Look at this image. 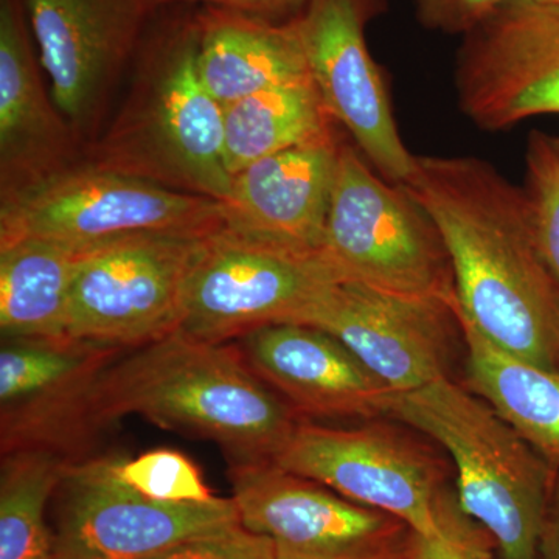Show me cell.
Instances as JSON below:
<instances>
[{
	"label": "cell",
	"instance_id": "obj_9",
	"mask_svg": "<svg viewBox=\"0 0 559 559\" xmlns=\"http://www.w3.org/2000/svg\"><path fill=\"white\" fill-rule=\"evenodd\" d=\"M124 352L73 337L2 340V455L46 451L70 463L92 459L95 439L109 426L98 411V385Z\"/></svg>",
	"mask_w": 559,
	"mask_h": 559
},
{
	"label": "cell",
	"instance_id": "obj_22",
	"mask_svg": "<svg viewBox=\"0 0 559 559\" xmlns=\"http://www.w3.org/2000/svg\"><path fill=\"white\" fill-rule=\"evenodd\" d=\"M465 385L559 469V371L511 355L460 322Z\"/></svg>",
	"mask_w": 559,
	"mask_h": 559
},
{
	"label": "cell",
	"instance_id": "obj_15",
	"mask_svg": "<svg viewBox=\"0 0 559 559\" xmlns=\"http://www.w3.org/2000/svg\"><path fill=\"white\" fill-rule=\"evenodd\" d=\"M40 66L72 130L94 139L120 76L167 0H24Z\"/></svg>",
	"mask_w": 559,
	"mask_h": 559
},
{
	"label": "cell",
	"instance_id": "obj_6",
	"mask_svg": "<svg viewBox=\"0 0 559 559\" xmlns=\"http://www.w3.org/2000/svg\"><path fill=\"white\" fill-rule=\"evenodd\" d=\"M274 463L353 502L393 514L419 535L437 532L440 507L455 492L447 452L390 417L348 426L300 419Z\"/></svg>",
	"mask_w": 559,
	"mask_h": 559
},
{
	"label": "cell",
	"instance_id": "obj_23",
	"mask_svg": "<svg viewBox=\"0 0 559 559\" xmlns=\"http://www.w3.org/2000/svg\"><path fill=\"white\" fill-rule=\"evenodd\" d=\"M336 131L312 80L257 92L224 106V162L230 176Z\"/></svg>",
	"mask_w": 559,
	"mask_h": 559
},
{
	"label": "cell",
	"instance_id": "obj_32",
	"mask_svg": "<svg viewBox=\"0 0 559 559\" xmlns=\"http://www.w3.org/2000/svg\"><path fill=\"white\" fill-rule=\"evenodd\" d=\"M557 140H558V143H559V135H557Z\"/></svg>",
	"mask_w": 559,
	"mask_h": 559
},
{
	"label": "cell",
	"instance_id": "obj_24",
	"mask_svg": "<svg viewBox=\"0 0 559 559\" xmlns=\"http://www.w3.org/2000/svg\"><path fill=\"white\" fill-rule=\"evenodd\" d=\"M69 465L68 460L46 451L2 455L0 559H53L46 509Z\"/></svg>",
	"mask_w": 559,
	"mask_h": 559
},
{
	"label": "cell",
	"instance_id": "obj_7",
	"mask_svg": "<svg viewBox=\"0 0 559 559\" xmlns=\"http://www.w3.org/2000/svg\"><path fill=\"white\" fill-rule=\"evenodd\" d=\"M221 227V201L170 190L91 159L0 194V241L33 237L90 245L142 231L212 234Z\"/></svg>",
	"mask_w": 559,
	"mask_h": 559
},
{
	"label": "cell",
	"instance_id": "obj_29",
	"mask_svg": "<svg viewBox=\"0 0 559 559\" xmlns=\"http://www.w3.org/2000/svg\"><path fill=\"white\" fill-rule=\"evenodd\" d=\"M509 0H415V14L428 31L460 35L469 31L489 11ZM559 5V0H532Z\"/></svg>",
	"mask_w": 559,
	"mask_h": 559
},
{
	"label": "cell",
	"instance_id": "obj_10",
	"mask_svg": "<svg viewBox=\"0 0 559 559\" xmlns=\"http://www.w3.org/2000/svg\"><path fill=\"white\" fill-rule=\"evenodd\" d=\"M333 283L341 282L322 255L270 248L221 227L191 266L176 331L227 344L270 323L296 322Z\"/></svg>",
	"mask_w": 559,
	"mask_h": 559
},
{
	"label": "cell",
	"instance_id": "obj_3",
	"mask_svg": "<svg viewBox=\"0 0 559 559\" xmlns=\"http://www.w3.org/2000/svg\"><path fill=\"white\" fill-rule=\"evenodd\" d=\"M197 16L145 39L130 94L92 140L95 164L167 189L223 202L231 176L224 162V106L202 83Z\"/></svg>",
	"mask_w": 559,
	"mask_h": 559
},
{
	"label": "cell",
	"instance_id": "obj_5",
	"mask_svg": "<svg viewBox=\"0 0 559 559\" xmlns=\"http://www.w3.org/2000/svg\"><path fill=\"white\" fill-rule=\"evenodd\" d=\"M320 255L341 283L457 307L450 253L436 221L342 140Z\"/></svg>",
	"mask_w": 559,
	"mask_h": 559
},
{
	"label": "cell",
	"instance_id": "obj_1",
	"mask_svg": "<svg viewBox=\"0 0 559 559\" xmlns=\"http://www.w3.org/2000/svg\"><path fill=\"white\" fill-rule=\"evenodd\" d=\"M403 187L447 245L460 322L511 355L559 371V282L524 187L476 156H417Z\"/></svg>",
	"mask_w": 559,
	"mask_h": 559
},
{
	"label": "cell",
	"instance_id": "obj_25",
	"mask_svg": "<svg viewBox=\"0 0 559 559\" xmlns=\"http://www.w3.org/2000/svg\"><path fill=\"white\" fill-rule=\"evenodd\" d=\"M524 191L544 255L559 282V143L535 130L525 145Z\"/></svg>",
	"mask_w": 559,
	"mask_h": 559
},
{
	"label": "cell",
	"instance_id": "obj_17",
	"mask_svg": "<svg viewBox=\"0 0 559 559\" xmlns=\"http://www.w3.org/2000/svg\"><path fill=\"white\" fill-rule=\"evenodd\" d=\"M242 358L299 419L388 417L392 389L333 334L270 323L235 341Z\"/></svg>",
	"mask_w": 559,
	"mask_h": 559
},
{
	"label": "cell",
	"instance_id": "obj_31",
	"mask_svg": "<svg viewBox=\"0 0 559 559\" xmlns=\"http://www.w3.org/2000/svg\"><path fill=\"white\" fill-rule=\"evenodd\" d=\"M536 559H559V469L544 514Z\"/></svg>",
	"mask_w": 559,
	"mask_h": 559
},
{
	"label": "cell",
	"instance_id": "obj_18",
	"mask_svg": "<svg viewBox=\"0 0 559 559\" xmlns=\"http://www.w3.org/2000/svg\"><path fill=\"white\" fill-rule=\"evenodd\" d=\"M342 140L333 131L235 173L221 202L224 227L270 248L320 255Z\"/></svg>",
	"mask_w": 559,
	"mask_h": 559
},
{
	"label": "cell",
	"instance_id": "obj_21",
	"mask_svg": "<svg viewBox=\"0 0 559 559\" xmlns=\"http://www.w3.org/2000/svg\"><path fill=\"white\" fill-rule=\"evenodd\" d=\"M92 245L33 237L0 241L2 340L69 337L70 289Z\"/></svg>",
	"mask_w": 559,
	"mask_h": 559
},
{
	"label": "cell",
	"instance_id": "obj_2",
	"mask_svg": "<svg viewBox=\"0 0 559 559\" xmlns=\"http://www.w3.org/2000/svg\"><path fill=\"white\" fill-rule=\"evenodd\" d=\"M98 411L108 425L139 415L213 441L229 466L274 462L300 421L253 373L237 345L179 331L114 360L98 385Z\"/></svg>",
	"mask_w": 559,
	"mask_h": 559
},
{
	"label": "cell",
	"instance_id": "obj_13",
	"mask_svg": "<svg viewBox=\"0 0 559 559\" xmlns=\"http://www.w3.org/2000/svg\"><path fill=\"white\" fill-rule=\"evenodd\" d=\"M454 86L479 130L559 116V5L509 0L463 33Z\"/></svg>",
	"mask_w": 559,
	"mask_h": 559
},
{
	"label": "cell",
	"instance_id": "obj_28",
	"mask_svg": "<svg viewBox=\"0 0 559 559\" xmlns=\"http://www.w3.org/2000/svg\"><path fill=\"white\" fill-rule=\"evenodd\" d=\"M143 559H275L272 540L245 525L180 540Z\"/></svg>",
	"mask_w": 559,
	"mask_h": 559
},
{
	"label": "cell",
	"instance_id": "obj_14",
	"mask_svg": "<svg viewBox=\"0 0 559 559\" xmlns=\"http://www.w3.org/2000/svg\"><path fill=\"white\" fill-rule=\"evenodd\" d=\"M385 9V0H311L297 24L326 112L382 178L404 186L417 156L401 139L384 72L366 38L367 25Z\"/></svg>",
	"mask_w": 559,
	"mask_h": 559
},
{
	"label": "cell",
	"instance_id": "obj_27",
	"mask_svg": "<svg viewBox=\"0 0 559 559\" xmlns=\"http://www.w3.org/2000/svg\"><path fill=\"white\" fill-rule=\"evenodd\" d=\"M432 535H412L411 559H492L495 540L460 509L457 495L440 507Z\"/></svg>",
	"mask_w": 559,
	"mask_h": 559
},
{
	"label": "cell",
	"instance_id": "obj_30",
	"mask_svg": "<svg viewBox=\"0 0 559 559\" xmlns=\"http://www.w3.org/2000/svg\"><path fill=\"white\" fill-rule=\"evenodd\" d=\"M170 3H204L205 7L237 11L272 22L299 17L311 0H167Z\"/></svg>",
	"mask_w": 559,
	"mask_h": 559
},
{
	"label": "cell",
	"instance_id": "obj_11",
	"mask_svg": "<svg viewBox=\"0 0 559 559\" xmlns=\"http://www.w3.org/2000/svg\"><path fill=\"white\" fill-rule=\"evenodd\" d=\"M53 559H143L241 524L234 498L160 502L117 476L114 459L72 463L55 491Z\"/></svg>",
	"mask_w": 559,
	"mask_h": 559
},
{
	"label": "cell",
	"instance_id": "obj_26",
	"mask_svg": "<svg viewBox=\"0 0 559 559\" xmlns=\"http://www.w3.org/2000/svg\"><path fill=\"white\" fill-rule=\"evenodd\" d=\"M114 468L124 484L150 499L173 503L215 499L198 466L178 451L157 450L135 459H114Z\"/></svg>",
	"mask_w": 559,
	"mask_h": 559
},
{
	"label": "cell",
	"instance_id": "obj_12",
	"mask_svg": "<svg viewBox=\"0 0 559 559\" xmlns=\"http://www.w3.org/2000/svg\"><path fill=\"white\" fill-rule=\"evenodd\" d=\"M241 524L275 559H411L414 530L274 462L229 466Z\"/></svg>",
	"mask_w": 559,
	"mask_h": 559
},
{
	"label": "cell",
	"instance_id": "obj_19",
	"mask_svg": "<svg viewBox=\"0 0 559 559\" xmlns=\"http://www.w3.org/2000/svg\"><path fill=\"white\" fill-rule=\"evenodd\" d=\"M24 0H0V194L80 160L81 140L44 86Z\"/></svg>",
	"mask_w": 559,
	"mask_h": 559
},
{
	"label": "cell",
	"instance_id": "obj_20",
	"mask_svg": "<svg viewBox=\"0 0 559 559\" xmlns=\"http://www.w3.org/2000/svg\"><path fill=\"white\" fill-rule=\"evenodd\" d=\"M197 21L201 80L221 105L271 87L312 80L297 17L272 22L205 7Z\"/></svg>",
	"mask_w": 559,
	"mask_h": 559
},
{
	"label": "cell",
	"instance_id": "obj_16",
	"mask_svg": "<svg viewBox=\"0 0 559 559\" xmlns=\"http://www.w3.org/2000/svg\"><path fill=\"white\" fill-rule=\"evenodd\" d=\"M293 323L333 334L393 392L451 378L455 347L463 345L452 305L353 283L326 286Z\"/></svg>",
	"mask_w": 559,
	"mask_h": 559
},
{
	"label": "cell",
	"instance_id": "obj_4",
	"mask_svg": "<svg viewBox=\"0 0 559 559\" xmlns=\"http://www.w3.org/2000/svg\"><path fill=\"white\" fill-rule=\"evenodd\" d=\"M390 418L447 452L460 509L491 536L500 559H536L557 469L498 412L454 378L395 392Z\"/></svg>",
	"mask_w": 559,
	"mask_h": 559
},
{
	"label": "cell",
	"instance_id": "obj_8",
	"mask_svg": "<svg viewBox=\"0 0 559 559\" xmlns=\"http://www.w3.org/2000/svg\"><path fill=\"white\" fill-rule=\"evenodd\" d=\"M209 235L142 231L94 242L73 277L68 336L131 349L175 333Z\"/></svg>",
	"mask_w": 559,
	"mask_h": 559
}]
</instances>
